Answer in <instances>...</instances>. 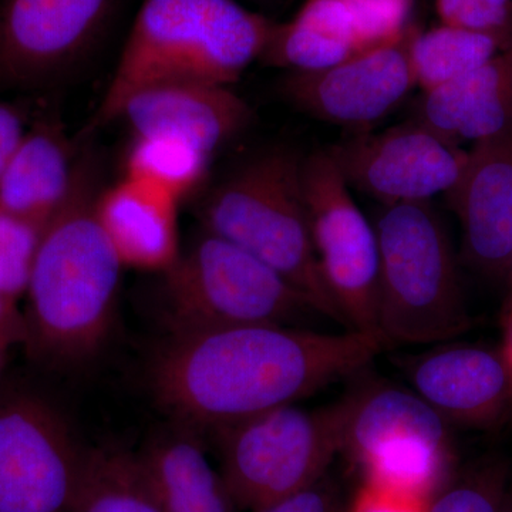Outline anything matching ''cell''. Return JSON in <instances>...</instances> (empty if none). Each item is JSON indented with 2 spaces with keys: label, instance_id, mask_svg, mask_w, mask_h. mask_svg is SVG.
I'll return each instance as SVG.
<instances>
[{
  "label": "cell",
  "instance_id": "30bf717a",
  "mask_svg": "<svg viewBox=\"0 0 512 512\" xmlns=\"http://www.w3.org/2000/svg\"><path fill=\"white\" fill-rule=\"evenodd\" d=\"M86 453L52 403L0 390V512L72 511Z\"/></svg>",
  "mask_w": 512,
  "mask_h": 512
},
{
  "label": "cell",
  "instance_id": "cb8c5ba5",
  "mask_svg": "<svg viewBox=\"0 0 512 512\" xmlns=\"http://www.w3.org/2000/svg\"><path fill=\"white\" fill-rule=\"evenodd\" d=\"M49 222L22 217L0 207V296L13 303L28 292L37 252Z\"/></svg>",
  "mask_w": 512,
  "mask_h": 512
},
{
  "label": "cell",
  "instance_id": "ffe728a7",
  "mask_svg": "<svg viewBox=\"0 0 512 512\" xmlns=\"http://www.w3.org/2000/svg\"><path fill=\"white\" fill-rule=\"evenodd\" d=\"M195 431L158 434L136 453L164 512H237L220 470L208 460Z\"/></svg>",
  "mask_w": 512,
  "mask_h": 512
},
{
  "label": "cell",
  "instance_id": "d4e9b609",
  "mask_svg": "<svg viewBox=\"0 0 512 512\" xmlns=\"http://www.w3.org/2000/svg\"><path fill=\"white\" fill-rule=\"evenodd\" d=\"M508 481L504 463L483 461L431 495L426 512H501Z\"/></svg>",
  "mask_w": 512,
  "mask_h": 512
},
{
  "label": "cell",
  "instance_id": "52a82bcc",
  "mask_svg": "<svg viewBox=\"0 0 512 512\" xmlns=\"http://www.w3.org/2000/svg\"><path fill=\"white\" fill-rule=\"evenodd\" d=\"M346 416V399L316 410L288 404L218 431L220 471L238 510H262L322 480L342 453Z\"/></svg>",
  "mask_w": 512,
  "mask_h": 512
},
{
  "label": "cell",
  "instance_id": "83f0119b",
  "mask_svg": "<svg viewBox=\"0 0 512 512\" xmlns=\"http://www.w3.org/2000/svg\"><path fill=\"white\" fill-rule=\"evenodd\" d=\"M346 512H426V505L414 498L366 485Z\"/></svg>",
  "mask_w": 512,
  "mask_h": 512
},
{
  "label": "cell",
  "instance_id": "d6a6232c",
  "mask_svg": "<svg viewBox=\"0 0 512 512\" xmlns=\"http://www.w3.org/2000/svg\"><path fill=\"white\" fill-rule=\"evenodd\" d=\"M9 350L10 349L8 348V346L2 345V343H0V390L3 389V375H5L6 362H8Z\"/></svg>",
  "mask_w": 512,
  "mask_h": 512
},
{
  "label": "cell",
  "instance_id": "7a4b0ae2",
  "mask_svg": "<svg viewBox=\"0 0 512 512\" xmlns=\"http://www.w3.org/2000/svg\"><path fill=\"white\" fill-rule=\"evenodd\" d=\"M99 160L77 157L69 197L49 221L26 292V349L46 365L97 355L109 338L119 295V255L97 218Z\"/></svg>",
  "mask_w": 512,
  "mask_h": 512
},
{
  "label": "cell",
  "instance_id": "8fae6325",
  "mask_svg": "<svg viewBox=\"0 0 512 512\" xmlns=\"http://www.w3.org/2000/svg\"><path fill=\"white\" fill-rule=\"evenodd\" d=\"M119 0H0V87L35 89L73 69Z\"/></svg>",
  "mask_w": 512,
  "mask_h": 512
},
{
  "label": "cell",
  "instance_id": "f546056e",
  "mask_svg": "<svg viewBox=\"0 0 512 512\" xmlns=\"http://www.w3.org/2000/svg\"><path fill=\"white\" fill-rule=\"evenodd\" d=\"M25 340V316L18 303L0 296V343L12 349L13 346L25 345Z\"/></svg>",
  "mask_w": 512,
  "mask_h": 512
},
{
  "label": "cell",
  "instance_id": "ba28073f",
  "mask_svg": "<svg viewBox=\"0 0 512 512\" xmlns=\"http://www.w3.org/2000/svg\"><path fill=\"white\" fill-rule=\"evenodd\" d=\"M342 451L367 487L423 500L448 481V423L413 390L367 386L346 397Z\"/></svg>",
  "mask_w": 512,
  "mask_h": 512
},
{
  "label": "cell",
  "instance_id": "836d02e7",
  "mask_svg": "<svg viewBox=\"0 0 512 512\" xmlns=\"http://www.w3.org/2000/svg\"><path fill=\"white\" fill-rule=\"evenodd\" d=\"M501 512H512V481H508L507 490H505L503 507Z\"/></svg>",
  "mask_w": 512,
  "mask_h": 512
},
{
  "label": "cell",
  "instance_id": "7402d4cb",
  "mask_svg": "<svg viewBox=\"0 0 512 512\" xmlns=\"http://www.w3.org/2000/svg\"><path fill=\"white\" fill-rule=\"evenodd\" d=\"M511 40L440 25L416 29L412 40V63L417 86L423 93L439 89L473 72L498 53L510 49Z\"/></svg>",
  "mask_w": 512,
  "mask_h": 512
},
{
  "label": "cell",
  "instance_id": "1f68e13d",
  "mask_svg": "<svg viewBox=\"0 0 512 512\" xmlns=\"http://www.w3.org/2000/svg\"><path fill=\"white\" fill-rule=\"evenodd\" d=\"M512 315V259L510 265V271L507 275V293H505V299L503 303V318Z\"/></svg>",
  "mask_w": 512,
  "mask_h": 512
},
{
  "label": "cell",
  "instance_id": "e575fe53",
  "mask_svg": "<svg viewBox=\"0 0 512 512\" xmlns=\"http://www.w3.org/2000/svg\"><path fill=\"white\" fill-rule=\"evenodd\" d=\"M254 2H264V0H254Z\"/></svg>",
  "mask_w": 512,
  "mask_h": 512
},
{
  "label": "cell",
  "instance_id": "4fadbf2b",
  "mask_svg": "<svg viewBox=\"0 0 512 512\" xmlns=\"http://www.w3.org/2000/svg\"><path fill=\"white\" fill-rule=\"evenodd\" d=\"M409 26L402 37L366 50L330 69L289 73L286 99L303 113L338 126L365 128L386 117L417 86Z\"/></svg>",
  "mask_w": 512,
  "mask_h": 512
},
{
  "label": "cell",
  "instance_id": "6da1fadb",
  "mask_svg": "<svg viewBox=\"0 0 512 512\" xmlns=\"http://www.w3.org/2000/svg\"><path fill=\"white\" fill-rule=\"evenodd\" d=\"M383 348L376 335L349 329L174 330L154 356L150 386L158 406L178 426L218 433L355 375Z\"/></svg>",
  "mask_w": 512,
  "mask_h": 512
},
{
  "label": "cell",
  "instance_id": "8992f818",
  "mask_svg": "<svg viewBox=\"0 0 512 512\" xmlns=\"http://www.w3.org/2000/svg\"><path fill=\"white\" fill-rule=\"evenodd\" d=\"M171 332L244 325H291L318 313L278 272L202 229L163 272Z\"/></svg>",
  "mask_w": 512,
  "mask_h": 512
},
{
  "label": "cell",
  "instance_id": "ac0fdd59",
  "mask_svg": "<svg viewBox=\"0 0 512 512\" xmlns=\"http://www.w3.org/2000/svg\"><path fill=\"white\" fill-rule=\"evenodd\" d=\"M412 121L457 147L511 127L512 46L473 72L423 93Z\"/></svg>",
  "mask_w": 512,
  "mask_h": 512
},
{
  "label": "cell",
  "instance_id": "4316f807",
  "mask_svg": "<svg viewBox=\"0 0 512 512\" xmlns=\"http://www.w3.org/2000/svg\"><path fill=\"white\" fill-rule=\"evenodd\" d=\"M255 512H346L338 490L323 477L306 490L291 495Z\"/></svg>",
  "mask_w": 512,
  "mask_h": 512
},
{
  "label": "cell",
  "instance_id": "277c9868",
  "mask_svg": "<svg viewBox=\"0 0 512 512\" xmlns=\"http://www.w3.org/2000/svg\"><path fill=\"white\" fill-rule=\"evenodd\" d=\"M200 217L202 229L264 262L303 293L320 315L343 325L313 247L302 161L291 151L278 148L242 165L212 188Z\"/></svg>",
  "mask_w": 512,
  "mask_h": 512
},
{
  "label": "cell",
  "instance_id": "3957f363",
  "mask_svg": "<svg viewBox=\"0 0 512 512\" xmlns=\"http://www.w3.org/2000/svg\"><path fill=\"white\" fill-rule=\"evenodd\" d=\"M274 25L238 0H144L92 127L117 120L124 101L147 87L238 82L264 55Z\"/></svg>",
  "mask_w": 512,
  "mask_h": 512
},
{
  "label": "cell",
  "instance_id": "484cf974",
  "mask_svg": "<svg viewBox=\"0 0 512 512\" xmlns=\"http://www.w3.org/2000/svg\"><path fill=\"white\" fill-rule=\"evenodd\" d=\"M441 25L512 42V0H436Z\"/></svg>",
  "mask_w": 512,
  "mask_h": 512
},
{
  "label": "cell",
  "instance_id": "7c38bea8",
  "mask_svg": "<svg viewBox=\"0 0 512 512\" xmlns=\"http://www.w3.org/2000/svg\"><path fill=\"white\" fill-rule=\"evenodd\" d=\"M326 151L349 188L379 205L431 202L447 194L468 154L414 121L383 133L357 134Z\"/></svg>",
  "mask_w": 512,
  "mask_h": 512
},
{
  "label": "cell",
  "instance_id": "e0dca14e",
  "mask_svg": "<svg viewBox=\"0 0 512 512\" xmlns=\"http://www.w3.org/2000/svg\"><path fill=\"white\" fill-rule=\"evenodd\" d=\"M178 205L170 192L127 175L101 190L97 218L123 266L163 274L174 264L181 252Z\"/></svg>",
  "mask_w": 512,
  "mask_h": 512
},
{
  "label": "cell",
  "instance_id": "2e32d148",
  "mask_svg": "<svg viewBox=\"0 0 512 512\" xmlns=\"http://www.w3.org/2000/svg\"><path fill=\"white\" fill-rule=\"evenodd\" d=\"M133 137L170 136L212 157L251 120L245 100L227 86L167 83L131 94L119 111Z\"/></svg>",
  "mask_w": 512,
  "mask_h": 512
},
{
  "label": "cell",
  "instance_id": "5bb4252c",
  "mask_svg": "<svg viewBox=\"0 0 512 512\" xmlns=\"http://www.w3.org/2000/svg\"><path fill=\"white\" fill-rule=\"evenodd\" d=\"M410 386L444 420L487 429L512 413V367L504 350L446 345L406 357Z\"/></svg>",
  "mask_w": 512,
  "mask_h": 512
},
{
  "label": "cell",
  "instance_id": "4dcf8cb0",
  "mask_svg": "<svg viewBox=\"0 0 512 512\" xmlns=\"http://www.w3.org/2000/svg\"><path fill=\"white\" fill-rule=\"evenodd\" d=\"M503 320L505 326L503 350L512 367V315L507 316V318H503Z\"/></svg>",
  "mask_w": 512,
  "mask_h": 512
},
{
  "label": "cell",
  "instance_id": "5b68a950",
  "mask_svg": "<svg viewBox=\"0 0 512 512\" xmlns=\"http://www.w3.org/2000/svg\"><path fill=\"white\" fill-rule=\"evenodd\" d=\"M377 333L383 345L446 342L470 325L453 245L431 202L379 205Z\"/></svg>",
  "mask_w": 512,
  "mask_h": 512
},
{
  "label": "cell",
  "instance_id": "f1b7e54d",
  "mask_svg": "<svg viewBox=\"0 0 512 512\" xmlns=\"http://www.w3.org/2000/svg\"><path fill=\"white\" fill-rule=\"evenodd\" d=\"M25 134V123L18 111L8 104L0 103V175L18 150Z\"/></svg>",
  "mask_w": 512,
  "mask_h": 512
},
{
  "label": "cell",
  "instance_id": "9a60e30c",
  "mask_svg": "<svg viewBox=\"0 0 512 512\" xmlns=\"http://www.w3.org/2000/svg\"><path fill=\"white\" fill-rule=\"evenodd\" d=\"M463 231L468 265L505 276L512 259V126L476 141L456 185L447 192Z\"/></svg>",
  "mask_w": 512,
  "mask_h": 512
},
{
  "label": "cell",
  "instance_id": "d6986e66",
  "mask_svg": "<svg viewBox=\"0 0 512 512\" xmlns=\"http://www.w3.org/2000/svg\"><path fill=\"white\" fill-rule=\"evenodd\" d=\"M76 164L60 123L40 121L26 130L0 175V207L30 220L49 222L72 191Z\"/></svg>",
  "mask_w": 512,
  "mask_h": 512
},
{
  "label": "cell",
  "instance_id": "603a6c76",
  "mask_svg": "<svg viewBox=\"0 0 512 512\" xmlns=\"http://www.w3.org/2000/svg\"><path fill=\"white\" fill-rule=\"evenodd\" d=\"M211 156L187 141L170 136H136L128 148L124 170L170 192L178 201L200 187Z\"/></svg>",
  "mask_w": 512,
  "mask_h": 512
},
{
  "label": "cell",
  "instance_id": "44dd1931",
  "mask_svg": "<svg viewBox=\"0 0 512 512\" xmlns=\"http://www.w3.org/2000/svg\"><path fill=\"white\" fill-rule=\"evenodd\" d=\"M70 512H164L136 453L117 447L87 450Z\"/></svg>",
  "mask_w": 512,
  "mask_h": 512
},
{
  "label": "cell",
  "instance_id": "9c48e42d",
  "mask_svg": "<svg viewBox=\"0 0 512 512\" xmlns=\"http://www.w3.org/2000/svg\"><path fill=\"white\" fill-rule=\"evenodd\" d=\"M302 187L320 272L343 325L380 338L379 241L373 222L353 201L326 150L302 161Z\"/></svg>",
  "mask_w": 512,
  "mask_h": 512
}]
</instances>
